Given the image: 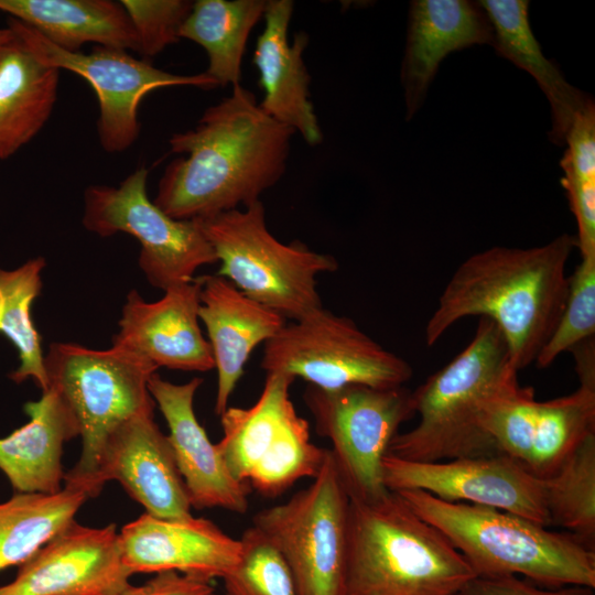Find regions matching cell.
Instances as JSON below:
<instances>
[{
	"label": "cell",
	"instance_id": "4fadbf2b",
	"mask_svg": "<svg viewBox=\"0 0 595 595\" xmlns=\"http://www.w3.org/2000/svg\"><path fill=\"white\" fill-rule=\"evenodd\" d=\"M8 26L41 63L73 72L89 83L99 105V143L109 153L122 152L137 141L140 133L138 108L150 91L171 86L217 87L205 72L172 74L113 47L96 46L90 53L69 52L21 21L10 19Z\"/></svg>",
	"mask_w": 595,
	"mask_h": 595
},
{
	"label": "cell",
	"instance_id": "4316f807",
	"mask_svg": "<svg viewBox=\"0 0 595 595\" xmlns=\"http://www.w3.org/2000/svg\"><path fill=\"white\" fill-rule=\"evenodd\" d=\"M268 0H196L178 36L201 45L208 60L205 73L217 86L240 84L241 63L253 26Z\"/></svg>",
	"mask_w": 595,
	"mask_h": 595
},
{
	"label": "cell",
	"instance_id": "7402d4cb",
	"mask_svg": "<svg viewBox=\"0 0 595 595\" xmlns=\"http://www.w3.org/2000/svg\"><path fill=\"white\" fill-rule=\"evenodd\" d=\"M198 318L206 328L217 370L214 411L219 416L229 407L251 353L272 338L286 320L217 274L202 275Z\"/></svg>",
	"mask_w": 595,
	"mask_h": 595
},
{
	"label": "cell",
	"instance_id": "5b68a950",
	"mask_svg": "<svg viewBox=\"0 0 595 595\" xmlns=\"http://www.w3.org/2000/svg\"><path fill=\"white\" fill-rule=\"evenodd\" d=\"M515 376L500 331L479 318L469 344L412 391L419 422L399 432L387 454L415 462L500 454L479 414L485 400Z\"/></svg>",
	"mask_w": 595,
	"mask_h": 595
},
{
	"label": "cell",
	"instance_id": "d4e9b609",
	"mask_svg": "<svg viewBox=\"0 0 595 595\" xmlns=\"http://www.w3.org/2000/svg\"><path fill=\"white\" fill-rule=\"evenodd\" d=\"M0 11L69 52H79L87 43L139 52L136 31L120 1L0 0Z\"/></svg>",
	"mask_w": 595,
	"mask_h": 595
},
{
	"label": "cell",
	"instance_id": "8992f818",
	"mask_svg": "<svg viewBox=\"0 0 595 595\" xmlns=\"http://www.w3.org/2000/svg\"><path fill=\"white\" fill-rule=\"evenodd\" d=\"M195 220L220 262L216 274L245 295L293 322L324 307L316 279L335 272L337 260L300 240H278L268 229L261 199Z\"/></svg>",
	"mask_w": 595,
	"mask_h": 595
},
{
	"label": "cell",
	"instance_id": "83f0119b",
	"mask_svg": "<svg viewBox=\"0 0 595 595\" xmlns=\"http://www.w3.org/2000/svg\"><path fill=\"white\" fill-rule=\"evenodd\" d=\"M88 499L85 490L64 485L54 494L14 493L0 502V572L29 560Z\"/></svg>",
	"mask_w": 595,
	"mask_h": 595
},
{
	"label": "cell",
	"instance_id": "603a6c76",
	"mask_svg": "<svg viewBox=\"0 0 595 595\" xmlns=\"http://www.w3.org/2000/svg\"><path fill=\"white\" fill-rule=\"evenodd\" d=\"M29 421L0 437V470L14 493L54 494L64 483L63 446L79 436L57 394L47 389L24 405Z\"/></svg>",
	"mask_w": 595,
	"mask_h": 595
},
{
	"label": "cell",
	"instance_id": "7a4b0ae2",
	"mask_svg": "<svg viewBox=\"0 0 595 595\" xmlns=\"http://www.w3.org/2000/svg\"><path fill=\"white\" fill-rule=\"evenodd\" d=\"M575 248L576 236L562 234L539 247L496 246L472 255L440 294L424 329L426 345L461 320L479 316L498 327L518 372L536 363L563 313Z\"/></svg>",
	"mask_w": 595,
	"mask_h": 595
},
{
	"label": "cell",
	"instance_id": "6da1fadb",
	"mask_svg": "<svg viewBox=\"0 0 595 595\" xmlns=\"http://www.w3.org/2000/svg\"><path fill=\"white\" fill-rule=\"evenodd\" d=\"M294 134L234 85L193 129L170 138L171 152L184 156L166 165L153 202L172 218L194 220L260 201L285 173Z\"/></svg>",
	"mask_w": 595,
	"mask_h": 595
},
{
	"label": "cell",
	"instance_id": "cb8c5ba5",
	"mask_svg": "<svg viewBox=\"0 0 595 595\" xmlns=\"http://www.w3.org/2000/svg\"><path fill=\"white\" fill-rule=\"evenodd\" d=\"M478 3L490 21L497 53L528 72L547 96L552 113L549 139L563 145L576 116L594 104L592 97L572 86L559 67L543 55L530 26L529 1L483 0Z\"/></svg>",
	"mask_w": 595,
	"mask_h": 595
},
{
	"label": "cell",
	"instance_id": "d590c367",
	"mask_svg": "<svg viewBox=\"0 0 595 595\" xmlns=\"http://www.w3.org/2000/svg\"><path fill=\"white\" fill-rule=\"evenodd\" d=\"M139 41V53L151 57L180 40L178 33L193 1L122 0Z\"/></svg>",
	"mask_w": 595,
	"mask_h": 595
},
{
	"label": "cell",
	"instance_id": "484cf974",
	"mask_svg": "<svg viewBox=\"0 0 595 595\" xmlns=\"http://www.w3.org/2000/svg\"><path fill=\"white\" fill-rule=\"evenodd\" d=\"M10 30L12 35L0 50V161L42 130L55 106L60 83V69L41 63Z\"/></svg>",
	"mask_w": 595,
	"mask_h": 595
},
{
	"label": "cell",
	"instance_id": "d6986e66",
	"mask_svg": "<svg viewBox=\"0 0 595 595\" xmlns=\"http://www.w3.org/2000/svg\"><path fill=\"white\" fill-rule=\"evenodd\" d=\"M202 383L199 377L174 383L154 372L148 388L169 426L167 437L192 508L242 515L249 507V486L230 474L195 415L194 398Z\"/></svg>",
	"mask_w": 595,
	"mask_h": 595
},
{
	"label": "cell",
	"instance_id": "44dd1931",
	"mask_svg": "<svg viewBox=\"0 0 595 595\" xmlns=\"http://www.w3.org/2000/svg\"><path fill=\"white\" fill-rule=\"evenodd\" d=\"M493 43L490 21L478 2L412 1L400 76L405 119L418 112L441 62L450 53Z\"/></svg>",
	"mask_w": 595,
	"mask_h": 595
},
{
	"label": "cell",
	"instance_id": "5bb4252c",
	"mask_svg": "<svg viewBox=\"0 0 595 595\" xmlns=\"http://www.w3.org/2000/svg\"><path fill=\"white\" fill-rule=\"evenodd\" d=\"M382 472L390 491L423 490L448 502L496 508L544 527L551 524L543 479L502 454L442 462H415L387 454Z\"/></svg>",
	"mask_w": 595,
	"mask_h": 595
},
{
	"label": "cell",
	"instance_id": "52a82bcc",
	"mask_svg": "<svg viewBox=\"0 0 595 595\" xmlns=\"http://www.w3.org/2000/svg\"><path fill=\"white\" fill-rule=\"evenodd\" d=\"M44 364L47 389L69 411L82 440L79 458L65 473L64 485L85 490L106 436L123 421L154 412L148 381L158 368L119 347L91 349L68 342L52 343Z\"/></svg>",
	"mask_w": 595,
	"mask_h": 595
},
{
	"label": "cell",
	"instance_id": "d6a6232c",
	"mask_svg": "<svg viewBox=\"0 0 595 595\" xmlns=\"http://www.w3.org/2000/svg\"><path fill=\"white\" fill-rule=\"evenodd\" d=\"M536 404L533 389L520 386L518 376H515L485 400L479 414L482 428L499 453L527 470L531 458Z\"/></svg>",
	"mask_w": 595,
	"mask_h": 595
},
{
	"label": "cell",
	"instance_id": "ba28073f",
	"mask_svg": "<svg viewBox=\"0 0 595 595\" xmlns=\"http://www.w3.org/2000/svg\"><path fill=\"white\" fill-rule=\"evenodd\" d=\"M294 378L267 374L257 401L248 408L228 407L220 418L219 453L240 483L266 497H278L298 480L314 478L327 448L311 441L309 422L290 397Z\"/></svg>",
	"mask_w": 595,
	"mask_h": 595
},
{
	"label": "cell",
	"instance_id": "e0dca14e",
	"mask_svg": "<svg viewBox=\"0 0 595 595\" xmlns=\"http://www.w3.org/2000/svg\"><path fill=\"white\" fill-rule=\"evenodd\" d=\"M202 277L171 286L154 302L131 290L121 310L112 345L156 368L208 371L215 368L210 345L199 326Z\"/></svg>",
	"mask_w": 595,
	"mask_h": 595
},
{
	"label": "cell",
	"instance_id": "ac0fdd59",
	"mask_svg": "<svg viewBox=\"0 0 595 595\" xmlns=\"http://www.w3.org/2000/svg\"><path fill=\"white\" fill-rule=\"evenodd\" d=\"M119 543L132 575L174 571L207 581L225 578L241 555L239 539L193 515L165 519L144 512L121 528Z\"/></svg>",
	"mask_w": 595,
	"mask_h": 595
},
{
	"label": "cell",
	"instance_id": "74e56055",
	"mask_svg": "<svg viewBox=\"0 0 595 595\" xmlns=\"http://www.w3.org/2000/svg\"><path fill=\"white\" fill-rule=\"evenodd\" d=\"M215 592L212 581L174 571L156 573L142 585H129L120 595H208Z\"/></svg>",
	"mask_w": 595,
	"mask_h": 595
},
{
	"label": "cell",
	"instance_id": "f35d334b",
	"mask_svg": "<svg viewBox=\"0 0 595 595\" xmlns=\"http://www.w3.org/2000/svg\"><path fill=\"white\" fill-rule=\"evenodd\" d=\"M12 31L10 28L0 29V50L10 40Z\"/></svg>",
	"mask_w": 595,
	"mask_h": 595
},
{
	"label": "cell",
	"instance_id": "1f68e13d",
	"mask_svg": "<svg viewBox=\"0 0 595 595\" xmlns=\"http://www.w3.org/2000/svg\"><path fill=\"white\" fill-rule=\"evenodd\" d=\"M564 144L561 183L576 219L577 248L581 257L595 256V104L576 116Z\"/></svg>",
	"mask_w": 595,
	"mask_h": 595
},
{
	"label": "cell",
	"instance_id": "4dcf8cb0",
	"mask_svg": "<svg viewBox=\"0 0 595 595\" xmlns=\"http://www.w3.org/2000/svg\"><path fill=\"white\" fill-rule=\"evenodd\" d=\"M543 483L551 524L563 527L595 549V434L587 436Z\"/></svg>",
	"mask_w": 595,
	"mask_h": 595
},
{
	"label": "cell",
	"instance_id": "9a60e30c",
	"mask_svg": "<svg viewBox=\"0 0 595 595\" xmlns=\"http://www.w3.org/2000/svg\"><path fill=\"white\" fill-rule=\"evenodd\" d=\"M117 480L145 513L156 518L191 516V502L166 434L154 412L137 414L117 425L105 439L85 490L89 498Z\"/></svg>",
	"mask_w": 595,
	"mask_h": 595
},
{
	"label": "cell",
	"instance_id": "f1b7e54d",
	"mask_svg": "<svg viewBox=\"0 0 595 595\" xmlns=\"http://www.w3.org/2000/svg\"><path fill=\"white\" fill-rule=\"evenodd\" d=\"M45 266V259L36 257L15 269L0 267V334L13 344L20 361L9 378L15 383L32 379L42 392L47 389V377L32 305L41 294Z\"/></svg>",
	"mask_w": 595,
	"mask_h": 595
},
{
	"label": "cell",
	"instance_id": "f546056e",
	"mask_svg": "<svg viewBox=\"0 0 595 595\" xmlns=\"http://www.w3.org/2000/svg\"><path fill=\"white\" fill-rule=\"evenodd\" d=\"M595 434V385L560 398L537 401L528 470L540 479L552 476L573 451Z\"/></svg>",
	"mask_w": 595,
	"mask_h": 595
},
{
	"label": "cell",
	"instance_id": "7c38bea8",
	"mask_svg": "<svg viewBox=\"0 0 595 595\" xmlns=\"http://www.w3.org/2000/svg\"><path fill=\"white\" fill-rule=\"evenodd\" d=\"M148 170L139 167L118 186L91 185L84 192L83 226L100 237L133 236L141 246L138 264L160 290L191 282L217 258L197 220L172 218L150 199Z\"/></svg>",
	"mask_w": 595,
	"mask_h": 595
},
{
	"label": "cell",
	"instance_id": "3957f363",
	"mask_svg": "<svg viewBox=\"0 0 595 595\" xmlns=\"http://www.w3.org/2000/svg\"><path fill=\"white\" fill-rule=\"evenodd\" d=\"M474 577L448 539L394 491L350 499L345 595H461Z\"/></svg>",
	"mask_w": 595,
	"mask_h": 595
},
{
	"label": "cell",
	"instance_id": "9c48e42d",
	"mask_svg": "<svg viewBox=\"0 0 595 595\" xmlns=\"http://www.w3.org/2000/svg\"><path fill=\"white\" fill-rule=\"evenodd\" d=\"M350 498L327 448L311 485L252 518L278 549L299 595H345Z\"/></svg>",
	"mask_w": 595,
	"mask_h": 595
},
{
	"label": "cell",
	"instance_id": "ab89813d",
	"mask_svg": "<svg viewBox=\"0 0 595 595\" xmlns=\"http://www.w3.org/2000/svg\"><path fill=\"white\" fill-rule=\"evenodd\" d=\"M208 595H217V594H216L215 592H213V593H210V594H208Z\"/></svg>",
	"mask_w": 595,
	"mask_h": 595
},
{
	"label": "cell",
	"instance_id": "e575fe53",
	"mask_svg": "<svg viewBox=\"0 0 595 595\" xmlns=\"http://www.w3.org/2000/svg\"><path fill=\"white\" fill-rule=\"evenodd\" d=\"M595 336V256L581 257L569 275V292L555 329L539 354L536 365L548 368L564 353Z\"/></svg>",
	"mask_w": 595,
	"mask_h": 595
},
{
	"label": "cell",
	"instance_id": "277c9868",
	"mask_svg": "<svg viewBox=\"0 0 595 595\" xmlns=\"http://www.w3.org/2000/svg\"><path fill=\"white\" fill-rule=\"evenodd\" d=\"M441 531L476 576L521 574L551 588H595V549L569 532L496 508L448 502L418 489L394 491Z\"/></svg>",
	"mask_w": 595,
	"mask_h": 595
},
{
	"label": "cell",
	"instance_id": "8d00e7d4",
	"mask_svg": "<svg viewBox=\"0 0 595 595\" xmlns=\"http://www.w3.org/2000/svg\"><path fill=\"white\" fill-rule=\"evenodd\" d=\"M461 595H595L594 589L584 586L540 589L516 575L496 577H474Z\"/></svg>",
	"mask_w": 595,
	"mask_h": 595
},
{
	"label": "cell",
	"instance_id": "ffe728a7",
	"mask_svg": "<svg viewBox=\"0 0 595 595\" xmlns=\"http://www.w3.org/2000/svg\"><path fill=\"white\" fill-rule=\"evenodd\" d=\"M293 10L292 0H268L264 29L252 57L263 91L259 107L315 147L323 141V133L311 100V75L303 60L310 37L300 31L289 40Z\"/></svg>",
	"mask_w": 595,
	"mask_h": 595
},
{
	"label": "cell",
	"instance_id": "30bf717a",
	"mask_svg": "<svg viewBox=\"0 0 595 595\" xmlns=\"http://www.w3.org/2000/svg\"><path fill=\"white\" fill-rule=\"evenodd\" d=\"M260 366L267 374L300 378L325 390L351 385L401 387L413 374L405 359L382 347L351 318L324 307L286 323L267 340Z\"/></svg>",
	"mask_w": 595,
	"mask_h": 595
},
{
	"label": "cell",
	"instance_id": "8fae6325",
	"mask_svg": "<svg viewBox=\"0 0 595 595\" xmlns=\"http://www.w3.org/2000/svg\"><path fill=\"white\" fill-rule=\"evenodd\" d=\"M303 400L316 432L332 443L329 450L349 498L370 501L388 494L382 459L400 426L415 414L412 391L404 386L325 390L307 385Z\"/></svg>",
	"mask_w": 595,
	"mask_h": 595
},
{
	"label": "cell",
	"instance_id": "836d02e7",
	"mask_svg": "<svg viewBox=\"0 0 595 595\" xmlns=\"http://www.w3.org/2000/svg\"><path fill=\"white\" fill-rule=\"evenodd\" d=\"M239 540V563L223 578L226 595H299L283 556L258 528H247Z\"/></svg>",
	"mask_w": 595,
	"mask_h": 595
},
{
	"label": "cell",
	"instance_id": "2e32d148",
	"mask_svg": "<svg viewBox=\"0 0 595 595\" xmlns=\"http://www.w3.org/2000/svg\"><path fill=\"white\" fill-rule=\"evenodd\" d=\"M18 567L0 595H120L132 575L113 523L95 528L76 520Z\"/></svg>",
	"mask_w": 595,
	"mask_h": 595
}]
</instances>
